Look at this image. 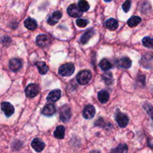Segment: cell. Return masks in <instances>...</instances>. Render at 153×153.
Wrapping results in <instances>:
<instances>
[{"mask_svg":"<svg viewBox=\"0 0 153 153\" xmlns=\"http://www.w3.org/2000/svg\"><path fill=\"white\" fill-rule=\"evenodd\" d=\"M75 65L73 63H67L61 66L58 70V73L61 76H70L74 73Z\"/></svg>","mask_w":153,"mask_h":153,"instance_id":"6da1fadb","label":"cell"},{"mask_svg":"<svg viewBox=\"0 0 153 153\" xmlns=\"http://www.w3.org/2000/svg\"><path fill=\"white\" fill-rule=\"evenodd\" d=\"M91 78H92V74L89 70H83L77 75L76 79H77V82H79V84L85 85H87L91 80Z\"/></svg>","mask_w":153,"mask_h":153,"instance_id":"7a4b0ae2","label":"cell"},{"mask_svg":"<svg viewBox=\"0 0 153 153\" xmlns=\"http://www.w3.org/2000/svg\"><path fill=\"white\" fill-rule=\"evenodd\" d=\"M71 109L68 105H63L60 108V119L62 122H67L71 118Z\"/></svg>","mask_w":153,"mask_h":153,"instance_id":"3957f363","label":"cell"},{"mask_svg":"<svg viewBox=\"0 0 153 153\" xmlns=\"http://www.w3.org/2000/svg\"><path fill=\"white\" fill-rule=\"evenodd\" d=\"M115 117H116V121L120 127H121V128H125L126 126H127L129 120H128V116L126 114L121 113L120 111H117Z\"/></svg>","mask_w":153,"mask_h":153,"instance_id":"277c9868","label":"cell"},{"mask_svg":"<svg viewBox=\"0 0 153 153\" xmlns=\"http://www.w3.org/2000/svg\"><path fill=\"white\" fill-rule=\"evenodd\" d=\"M25 95L28 98H34L40 92L39 87L35 84H30L25 88Z\"/></svg>","mask_w":153,"mask_h":153,"instance_id":"5b68a950","label":"cell"},{"mask_svg":"<svg viewBox=\"0 0 153 153\" xmlns=\"http://www.w3.org/2000/svg\"><path fill=\"white\" fill-rule=\"evenodd\" d=\"M83 12L80 10L79 6L76 4H72L67 8V13L72 17H79L82 15Z\"/></svg>","mask_w":153,"mask_h":153,"instance_id":"8992f818","label":"cell"},{"mask_svg":"<svg viewBox=\"0 0 153 153\" xmlns=\"http://www.w3.org/2000/svg\"><path fill=\"white\" fill-rule=\"evenodd\" d=\"M36 42L40 47H46L50 44L51 40L46 34H40L36 38Z\"/></svg>","mask_w":153,"mask_h":153,"instance_id":"52a82bcc","label":"cell"},{"mask_svg":"<svg viewBox=\"0 0 153 153\" xmlns=\"http://www.w3.org/2000/svg\"><path fill=\"white\" fill-rule=\"evenodd\" d=\"M96 110L94 107L91 105H88L85 106V108L83 110V117L87 120H91L94 118L95 116Z\"/></svg>","mask_w":153,"mask_h":153,"instance_id":"ba28073f","label":"cell"},{"mask_svg":"<svg viewBox=\"0 0 153 153\" xmlns=\"http://www.w3.org/2000/svg\"><path fill=\"white\" fill-rule=\"evenodd\" d=\"M1 110L4 113L6 117H9L14 113V107L9 102H3L1 105Z\"/></svg>","mask_w":153,"mask_h":153,"instance_id":"9c48e42d","label":"cell"},{"mask_svg":"<svg viewBox=\"0 0 153 153\" xmlns=\"http://www.w3.org/2000/svg\"><path fill=\"white\" fill-rule=\"evenodd\" d=\"M55 112H56V108L52 103L46 105L43 108V110H42V114L45 116L48 117L52 116L53 114H55Z\"/></svg>","mask_w":153,"mask_h":153,"instance_id":"30bf717a","label":"cell"},{"mask_svg":"<svg viewBox=\"0 0 153 153\" xmlns=\"http://www.w3.org/2000/svg\"><path fill=\"white\" fill-rule=\"evenodd\" d=\"M61 97V90H54V91H51L47 96V100L51 102H55L58 101Z\"/></svg>","mask_w":153,"mask_h":153,"instance_id":"8fae6325","label":"cell"},{"mask_svg":"<svg viewBox=\"0 0 153 153\" xmlns=\"http://www.w3.org/2000/svg\"><path fill=\"white\" fill-rule=\"evenodd\" d=\"M9 67L12 71H18L22 67V61L19 58H12L9 62Z\"/></svg>","mask_w":153,"mask_h":153,"instance_id":"7c38bea8","label":"cell"},{"mask_svg":"<svg viewBox=\"0 0 153 153\" xmlns=\"http://www.w3.org/2000/svg\"><path fill=\"white\" fill-rule=\"evenodd\" d=\"M31 146L36 152H40L43 151L45 148V143L40 139L35 138L33 140L32 143H31Z\"/></svg>","mask_w":153,"mask_h":153,"instance_id":"4fadbf2b","label":"cell"},{"mask_svg":"<svg viewBox=\"0 0 153 153\" xmlns=\"http://www.w3.org/2000/svg\"><path fill=\"white\" fill-rule=\"evenodd\" d=\"M61 16H62V13L59 10H56L51 15V16H49V18L48 19V23L51 25H55L61 19Z\"/></svg>","mask_w":153,"mask_h":153,"instance_id":"5bb4252c","label":"cell"},{"mask_svg":"<svg viewBox=\"0 0 153 153\" xmlns=\"http://www.w3.org/2000/svg\"><path fill=\"white\" fill-rule=\"evenodd\" d=\"M153 62V55H146L143 56L141 59V65L146 68H153V64L151 63Z\"/></svg>","mask_w":153,"mask_h":153,"instance_id":"9a60e30c","label":"cell"},{"mask_svg":"<svg viewBox=\"0 0 153 153\" xmlns=\"http://www.w3.org/2000/svg\"><path fill=\"white\" fill-rule=\"evenodd\" d=\"M24 25H25V28H28V30H33L36 29L37 27V23L36 22L35 19H32V18H28L24 22Z\"/></svg>","mask_w":153,"mask_h":153,"instance_id":"2e32d148","label":"cell"},{"mask_svg":"<svg viewBox=\"0 0 153 153\" xmlns=\"http://www.w3.org/2000/svg\"><path fill=\"white\" fill-rule=\"evenodd\" d=\"M118 65H119V67H122V68H130L131 66V61L128 57H123V58H120L119 60V61H118Z\"/></svg>","mask_w":153,"mask_h":153,"instance_id":"e0dca14e","label":"cell"},{"mask_svg":"<svg viewBox=\"0 0 153 153\" xmlns=\"http://www.w3.org/2000/svg\"><path fill=\"white\" fill-rule=\"evenodd\" d=\"M94 34H95V31H94V29H90L87 31L81 37V43L82 44H86L88 40L94 36Z\"/></svg>","mask_w":153,"mask_h":153,"instance_id":"ac0fdd59","label":"cell"},{"mask_svg":"<svg viewBox=\"0 0 153 153\" xmlns=\"http://www.w3.org/2000/svg\"><path fill=\"white\" fill-rule=\"evenodd\" d=\"M118 25H119V24H118L117 20L116 19L110 18V19L106 21V27L109 30L114 31V30H116L118 28Z\"/></svg>","mask_w":153,"mask_h":153,"instance_id":"d6986e66","label":"cell"},{"mask_svg":"<svg viewBox=\"0 0 153 153\" xmlns=\"http://www.w3.org/2000/svg\"><path fill=\"white\" fill-rule=\"evenodd\" d=\"M36 67H37L39 70V73L41 75H45L46 73H47L48 70H49V67L46 65V63L43 62V61H38V62L36 63Z\"/></svg>","mask_w":153,"mask_h":153,"instance_id":"ffe728a7","label":"cell"},{"mask_svg":"<svg viewBox=\"0 0 153 153\" xmlns=\"http://www.w3.org/2000/svg\"><path fill=\"white\" fill-rule=\"evenodd\" d=\"M65 135V128L63 126H59L54 131V136L58 139H63Z\"/></svg>","mask_w":153,"mask_h":153,"instance_id":"44dd1931","label":"cell"},{"mask_svg":"<svg viewBox=\"0 0 153 153\" xmlns=\"http://www.w3.org/2000/svg\"><path fill=\"white\" fill-rule=\"evenodd\" d=\"M109 94L106 91H101L98 94V99L100 102L102 104L107 102L109 100Z\"/></svg>","mask_w":153,"mask_h":153,"instance_id":"7402d4cb","label":"cell"},{"mask_svg":"<svg viewBox=\"0 0 153 153\" xmlns=\"http://www.w3.org/2000/svg\"><path fill=\"white\" fill-rule=\"evenodd\" d=\"M141 22V18L137 16H133L128 20V25L131 28L136 26Z\"/></svg>","mask_w":153,"mask_h":153,"instance_id":"603a6c76","label":"cell"},{"mask_svg":"<svg viewBox=\"0 0 153 153\" xmlns=\"http://www.w3.org/2000/svg\"><path fill=\"white\" fill-rule=\"evenodd\" d=\"M100 67H101L102 70H105L106 71V70H108L111 68L112 64H111V62L108 61V60L104 58V59H102L101 61H100Z\"/></svg>","mask_w":153,"mask_h":153,"instance_id":"cb8c5ba5","label":"cell"},{"mask_svg":"<svg viewBox=\"0 0 153 153\" xmlns=\"http://www.w3.org/2000/svg\"><path fill=\"white\" fill-rule=\"evenodd\" d=\"M78 6L82 12L88 11L90 8V5L86 0H79L78 2Z\"/></svg>","mask_w":153,"mask_h":153,"instance_id":"d4e9b609","label":"cell"},{"mask_svg":"<svg viewBox=\"0 0 153 153\" xmlns=\"http://www.w3.org/2000/svg\"><path fill=\"white\" fill-rule=\"evenodd\" d=\"M128 151V147L126 144H120L116 148L113 149L111 153H127Z\"/></svg>","mask_w":153,"mask_h":153,"instance_id":"484cf974","label":"cell"},{"mask_svg":"<svg viewBox=\"0 0 153 153\" xmlns=\"http://www.w3.org/2000/svg\"><path fill=\"white\" fill-rule=\"evenodd\" d=\"M142 43L145 47L153 49V38H151L149 37H145L142 40Z\"/></svg>","mask_w":153,"mask_h":153,"instance_id":"4316f807","label":"cell"},{"mask_svg":"<svg viewBox=\"0 0 153 153\" xmlns=\"http://www.w3.org/2000/svg\"><path fill=\"white\" fill-rule=\"evenodd\" d=\"M102 79L105 81L106 85H111L113 82V76H112L111 73L107 72L102 75Z\"/></svg>","mask_w":153,"mask_h":153,"instance_id":"83f0119b","label":"cell"},{"mask_svg":"<svg viewBox=\"0 0 153 153\" xmlns=\"http://www.w3.org/2000/svg\"><path fill=\"white\" fill-rule=\"evenodd\" d=\"M143 108L147 112L148 115L151 117V119L153 120V106L149 103H146L143 105Z\"/></svg>","mask_w":153,"mask_h":153,"instance_id":"f1b7e54d","label":"cell"},{"mask_svg":"<svg viewBox=\"0 0 153 153\" xmlns=\"http://www.w3.org/2000/svg\"><path fill=\"white\" fill-rule=\"evenodd\" d=\"M76 23L77 26L80 27V28H85V27H86L88 25V21L85 19H78L76 20Z\"/></svg>","mask_w":153,"mask_h":153,"instance_id":"f546056e","label":"cell"},{"mask_svg":"<svg viewBox=\"0 0 153 153\" xmlns=\"http://www.w3.org/2000/svg\"><path fill=\"white\" fill-rule=\"evenodd\" d=\"M131 0H126V1L123 4V10L126 12V13L128 12L130 7H131Z\"/></svg>","mask_w":153,"mask_h":153,"instance_id":"4dcf8cb0","label":"cell"},{"mask_svg":"<svg viewBox=\"0 0 153 153\" xmlns=\"http://www.w3.org/2000/svg\"><path fill=\"white\" fill-rule=\"evenodd\" d=\"M10 42H11V40L7 36H4V37H2L1 38V43L2 45H4V46H8Z\"/></svg>","mask_w":153,"mask_h":153,"instance_id":"1f68e13d","label":"cell"},{"mask_svg":"<svg viewBox=\"0 0 153 153\" xmlns=\"http://www.w3.org/2000/svg\"><path fill=\"white\" fill-rule=\"evenodd\" d=\"M90 153H101L100 152V151H97V150H93V151H91V152Z\"/></svg>","mask_w":153,"mask_h":153,"instance_id":"d6a6232c","label":"cell"},{"mask_svg":"<svg viewBox=\"0 0 153 153\" xmlns=\"http://www.w3.org/2000/svg\"><path fill=\"white\" fill-rule=\"evenodd\" d=\"M105 1H108V2H109V1H111V0H105Z\"/></svg>","mask_w":153,"mask_h":153,"instance_id":"836d02e7","label":"cell"}]
</instances>
